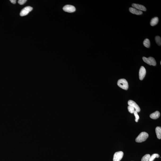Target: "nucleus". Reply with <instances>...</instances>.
I'll list each match as a JSON object with an SVG mask.
<instances>
[{"mask_svg":"<svg viewBox=\"0 0 161 161\" xmlns=\"http://www.w3.org/2000/svg\"><path fill=\"white\" fill-rule=\"evenodd\" d=\"M130 12L133 14L140 15L142 14L143 12L142 11L137 9L134 8H129Z\"/></svg>","mask_w":161,"mask_h":161,"instance_id":"10","label":"nucleus"},{"mask_svg":"<svg viewBox=\"0 0 161 161\" xmlns=\"http://www.w3.org/2000/svg\"><path fill=\"white\" fill-rule=\"evenodd\" d=\"M124 153L122 151L117 152L114 154L113 161H120L122 158Z\"/></svg>","mask_w":161,"mask_h":161,"instance_id":"4","label":"nucleus"},{"mask_svg":"<svg viewBox=\"0 0 161 161\" xmlns=\"http://www.w3.org/2000/svg\"><path fill=\"white\" fill-rule=\"evenodd\" d=\"M156 157V154H153L149 157V161H153Z\"/></svg>","mask_w":161,"mask_h":161,"instance_id":"19","label":"nucleus"},{"mask_svg":"<svg viewBox=\"0 0 161 161\" xmlns=\"http://www.w3.org/2000/svg\"><path fill=\"white\" fill-rule=\"evenodd\" d=\"M150 155L149 154H146L143 157L141 161H149V157Z\"/></svg>","mask_w":161,"mask_h":161,"instance_id":"16","label":"nucleus"},{"mask_svg":"<svg viewBox=\"0 0 161 161\" xmlns=\"http://www.w3.org/2000/svg\"><path fill=\"white\" fill-rule=\"evenodd\" d=\"M128 103L129 105L133 107L138 113L140 112V107L135 101L132 100H129Z\"/></svg>","mask_w":161,"mask_h":161,"instance_id":"8","label":"nucleus"},{"mask_svg":"<svg viewBox=\"0 0 161 161\" xmlns=\"http://www.w3.org/2000/svg\"><path fill=\"white\" fill-rule=\"evenodd\" d=\"M132 7L140 11H146V9L144 6L139 4L133 3L132 4Z\"/></svg>","mask_w":161,"mask_h":161,"instance_id":"9","label":"nucleus"},{"mask_svg":"<svg viewBox=\"0 0 161 161\" xmlns=\"http://www.w3.org/2000/svg\"><path fill=\"white\" fill-rule=\"evenodd\" d=\"M159 157V155L158 154H156V157H157V158H158V157Z\"/></svg>","mask_w":161,"mask_h":161,"instance_id":"22","label":"nucleus"},{"mask_svg":"<svg viewBox=\"0 0 161 161\" xmlns=\"http://www.w3.org/2000/svg\"><path fill=\"white\" fill-rule=\"evenodd\" d=\"M160 63H161V62H160Z\"/></svg>","mask_w":161,"mask_h":161,"instance_id":"23","label":"nucleus"},{"mask_svg":"<svg viewBox=\"0 0 161 161\" xmlns=\"http://www.w3.org/2000/svg\"><path fill=\"white\" fill-rule=\"evenodd\" d=\"M146 73L145 68L144 66H141L139 72V78L140 80H142L144 78L146 74Z\"/></svg>","mask_w":161,"mask_h":161,"instance_id":"6","label":"nucleus"},{"mask_svg":"<svg viewBox=\"0 0 161 161\" xmlns=\"http://www.w3.org/2000/svg\"><path fill=\"white\" fill-rule=\"evenodd\" d=\"M33 10V8L30 6H26L22 9L20 13L21 16H24L27 15L28 13Z\"/></svg>","mask_w":161,"mask_h":161,"instance_id":"5","label":"nucleus"},{"mask_svg":"<svg viewBox=\"0 0 161 161\" xmlns=\"http://www.w3.org/2000/svg\"><path fill=\"white\" fill-rule=\"evenodd\" d=\"M117 85L123 89L127 90L129 86L127 81L125 79H121L119 80L117 83Z\"/></svg>","mask_w":161,"mask_h":161,"instance_id":"2","label":"nucleus"},{"mask_svg":"<svg viewBox=\"0 0 161 161\" xmlns=\"http://www.w3.org/2000/svg\"><path fill=\"white\" fill-rule=\"evenodd\" d=\"M156 132L157 138L159 139H161V127H157L156 129Z\"/></svg>","mask_w":161,"mask_h":161,"instance_id":"12","label":"nucleus"},{"mask_svg":"<svg viewBox=\"0 0 161 161\" xmlns=\"http://www.w3.org/2000/svg\"><path fill=\"white\" fill-rule=\"evenodd\" d=\"M10 1L13 4H15L16 3L17 1L16 0H10Z\"/></svg>","mask_w":161,"mask_h":161,"instance_id":"21","label":"nucleus"},{"mask_svg":"<svg viewBox=\"0 0 161 161\" xmlns=\"http://www.w3.org/2000/svg\"><path fill=\"white\" fill-rule=\"evenodd\" d=\"M27 1L26 0H19L18 1V3L20 5H23Z\"/></svg>","mask_w":161,"mask_h":161,"instance_id":"20","label":"nucleus"},{"mask_svg":"<svg viewBox=\"0 0 161 161\" xmlns=\"http://www.w3.org/2000/svg\"><path fill=\"white\" fill-rule=\"evenodd\" d=\"M134 114L135 116V122H138V120H139V115H138V112L136 111L135 110L134 113Z\"/></svg>","mask_w":161,"mask_h":161,"instance_id":"18","label":"nucleus"},{"mask_svg":"<svg viewBox=\"0 0 161 161\" xmlns=\"http://www.w3.org/2000/svg\"><path fill=\"white\" fill-rule=\"evenodd\" d=\"M155 40L157 45L161 46V39L159 36H156L155 38Z\"/></svg>","mask_w":161,"mask_h":161,"instance_id":"15","label":"nucleus"},{"mask_svg":"<svg viewBox=\"0 0 161 161\" xmlns=\"http://www.w3.org/2000/svg\"><path fill=\"white\" fill-rule=\"evenodd\" d=\"M128 109L129 112L131 113H133L135 111V108L129 105L128 107Z\"/></svg>","mask_w":161,"mask_h":161,"instance_id":"17","label":"nucleus"},{"mask_svg":"<svg viewBox=\"0 0 161 161\" xmlns=\"http://www.w3.org/2000/svg\"><path fill=\"white\" fill-rule=\"evenodd\" d=\"M143 44L145 47L147 48H149L150 46V42L148 39H145L143 42Z\"/></svg>","mask_w":161,"mask_h":161,"instance_id":"14","label":"nucleus"},{"mask_svg":"<svg viewBox=\"0 0 161 161\" xmlns=\"http://www.w3.org/2000/svg\"><path fill=\"white\" fill-rule=\"evenodd\" d=\"M160 114L158 111H156L152 113L150 115L151 118L153 119H156L159 117Z\"/></svg>","mask_w":161,"mask_h":161,"instance_id":"11","label":"nucleus"},{"mask_svg":"<svg viewBox=\"0 0 161 161\" xmlns=\"http://www.w3.org/2000/svg\"><path fill=\"white\" fill-rule=\"evenodd\" d=\"M64 11L65 12L72 13L76 11V8L74 6L71 5H67L65 6L63 8Z\"/></svg>","mask_w":161,"mask_h":161,"instance_id":"7","label":"nucleus"},{"mask_svg":"<svg viewBox=\"0 0 161 161\" xmlns=\"http://www.w3.org/2000/svg\"><path fill=\"white\" fill-rule=\"evenodd\" d=\"M143 60L145 62L150 65L156 66V62L155 59L152 57H149L148 58L146 57H143Z\"/></svg>","mask_w":161,"mask_h":161,"instance_id":"3","label":"nucleus"},{"mask_svg":"<svg viewBox=\"0 0 161 161\" xmlns=\"http://www.w3.org/2000/svg\"><path fill=\"white\" fill-rule=\"evenodd\" d=\"M159 19L157 17L153 18L150 21V24L152 26H154L157 24L158 22Z\"/></svg>","mask_w":161,"mask_h":161,"instance_id":"13","label":"nucleus"},{"mask_svg":"<svg viewBox=\"0 0 161 161\" xmlns=\"http://www.w3.org/2000/svg\"><path fill=\"white\" fill-rule=\"evenodd\" d=\"M149 137L148 133L146 132H142L135 139L137 142L141 143L145 141Z\"/></svg>","mask_w":161,"mask_h":161,"instance_id":"1","label":"nucleus"}]
</instances>
